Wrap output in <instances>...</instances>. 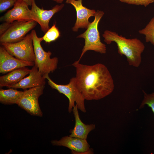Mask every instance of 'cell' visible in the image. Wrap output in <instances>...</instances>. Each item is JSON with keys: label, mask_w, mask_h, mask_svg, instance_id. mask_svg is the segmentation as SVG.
<instances>
[{"label": "cell", "mask_w": 154, "mask_h": 154, "mask_svg": "<svg viewBox=\"0 0 154 154\" xmlns=\"http://www.w3.org/2000/svg\"><path fill=\"white\" fill-rule=\"evenodd\" d=\"M51 143L54 146L67 147L71 150L72 153H92L90 149V145L86 139L66 136L62 137L59 140H52Z\"/></svg>", "instance_id": "cell-13"}, {"label": "cell", "mask_w": 154, "mask_h": 154, "mask_svg": "<svg viewBox=\"0 0 154 154\" xmlns=\"http://www.w3.org/2000/svg\"><path fill=\"white\" fill-rule=\"evenodd\" d=\"M1 44L11 54L23 60L35 62L33 37L31 33L22 40L14 43L3 42Z\"/></svg>", "instance_id": "cell-6"}, {"label": "cell", "mask_w": 154, "mask_h": 154, "mask_svg": "<svg viewBox=\"0 0 154 154\" xmlns=\"http://www.w3.org/2000/svg\"><path fill=\"white\" fill-rule=\"evenodd\" d=\"M35 63L15 58L2 46L0 47V72L4 74L19 68L33 66Z\"/></svg>", "instance_id": "cell-12"}, {"label": "cell", "mask_w": 154, "mask_h": 154, "mask_svg": "<svg viewBox=\"0 0 154 154\" xmlns=\"http://www.w3.org/2000/svg\"><path fill=\"white\" fill-rule=\"evenodd\" d=\"M58 3H62L64 0H52Z\"/></svg>", "instance_id": "cell-25"}, {"label": "cell", "mask_w": 154, "mask_h": 154, "mask_svg": "<svg viewBox=\"0 0 154 154\" xmlns=\"http://www.w3.org/2000/svg\"><path fill=\"white\" fill-rule=\"evenodd\" d=\"M77 105L73 107L72 111L74 116L75 124L74 128L70 130L72 137H78L86 139L89 133L95 127V124H85L81 120L78 111Z\"/></svg>", "instance_id": "cell-15"}, {"label": "cell", "mask_w": 154, "mask_h": 154, "mask_svg": "<svg viewBox=\"0 0 154 154\" xmlns=\"http://www.w3.org/2000/svg\"><path fill=\"white\" fill-rule=\"evenodd\" d=\"M29 74L28 76L24 77L18 83L11 86L9 88L26 90L28 88L45 85L46 78L39 72L35 65L31 68Z\"/></svg>", "instance_id": "cell-14"}, {"label": "cell", "mask_w": 154, "mask_h": 154, "mask_svg": "<svg viewBox=\"0 0 154 154\" xmlns=\"http://www.w3.org/2000/svg\"><path fill=\"white\" fill-rule=\"evenodd\" d=\"M31 71L27 67H24L16 69L0 77V86L9 88L19 82Z\"/></svg>", "instance_id": "cell-16"}, {"label": "cell", "mask_w": 154, "mask_h": 154, "mask_svg": "<svg viewBox=\"0 0 154 154\" xmlns=\"http://www.w3.org/2000/svg\"><path fill=\"white\" fill-rule=\"evenodd\" d=\"M31 33L35 56V65L37 67L39 72L45 77L56 69L58 59L56 57L50 58L51 52L50 51L46 52L44 50L41 44L43 40L42 37H38L35 30H32Z\"/></svg>", "instance_id": "cell-4"}, {"label": "cell", "mask_w": 154, "mask_h": 154, "mask_svg": "<svg viewBox=\"0 0 154 154\" xmlns=\"http://www.w3.org/2000/svg\"><path fill=\"white\" fill-rule=\"evenodd\" d=\"M37 23L33 20L15 21L11 23L8 30L0 35V42L14 43L23 39L27 33L34 28Z\"/></svg>", "instance_id": "cell-8"}, {"label": "cell", "mask_w": 154, "mask_h": 154, "mask_svg": "<svg viewBox=\"0 0 154 154\" xmlns=\"http://www.w3.org/2000/svg\"><path fill=\"white\" fill-rule=\"evenodd\" d=\"M17 0H0V12L2 13L13 6Z\"/></svg>", "instance_id": "cell-22"}, {"label": "cell", "mask_w": 154, "mask_h": 154, "mask_svg": "<svg viewBox=\"0 0 154 154\" xmlns=\"http://www.w3.org/2000/svg\"><path fill=\"white\" fill-rule=\"evenodd\" d=\"M23 91L10 88L8 89L0 90V102L5 105L17 104L21 97Z\"/></svg>", "instance_id": "cell-17"}, {"label": "cell", "mask_w": 154, "mask_h": 154, "mask_svg": "<svg viewBox=\"0 0 154 154\" xmlns=\"http://www.w3.org/2000/svg\"><path fill=\"white\" fill-rule=\"evenodd\" d=\"M72 65L76 68V85L85 100H99L113 91V79L103 64L88 65L81 64L77 60Z\"/></svg>", "instance_id": "cell-1"}, {"label": "cell", "mask_w": 154, "mask_h": 154, "mask_svg": "<svg viewBox=\"0 0 154 154\" xmlns=\"http://www.w3.org/2000/svg\"><path fill=\"white\" fill-rule=\"evenodd\" d=\"M64 6V4L62 3L56 5L51 9L44 10L38 7L35 0H33L31 9L32 19L38 23L42 31L45 33L50 28L49 23L51 19L56 13L61 11Z\"/></svg>", "instance_id": "cell-9"}, {"label": "cell", "mask_w": 154, "mask_h": 154, "mask_svg": "<svg viewBox=\"0 0 154 154\" xmlns=\"http://www.w3.org/2000/svg\"><path fill=\"white\" fill-rule=\"evenodd\" d=\"M44 87L41 86L25 90L17 104L31 115L42 116L38 98L42 94Z\"/></svg>", "instance_id": "cell-7"}, {"label": "cell", "mask_w": 154, "mask_h": 154, "mask_svg": "<svg viewBox=\"0 0 154 154\" xmlns=\"http://www.w3.org/2000/svg\"><path fill=\"white\" fill-rule=\"evenodd\" d=\"M48 80V84L51 87L57 90L60 93L65 95L68 99V112L71 113L75 106V103L78 109L82 112H86L84 105V100L76 84L75 77L71 78L69 83L65 85L56 84L48 75L45 77Z\"/></svg>", "instance_id": "cell-5"}, {"label": "cell", "mask_w": 154, "mask_h": 154, "mask_svg": "<svg viewBox=\"0 0 154 154\" xmlns=\"http://www.w3.org/2000/svg\"><path fill=\"white\" fill-rule=\"evenodd\" d=\"M120 1L129 4L143 5L146 7L154 2V0H119Z\"/></svg>", "instance_id": "cell-21"}, {"label": "cell", "mask_w": 154, "mask_h": 154, "mask_svg": "<svg viewBox=\"0 0 154 154\" xmlns=\"http://www.w3.org/2000/svg\"><path fill=\"white\" fill-rule=\"evenodd\" d=\"M60 36V33L54 23L52 27L45 33L42 37L43 40L47 43H50L57 39Z\"/></svg>", "instance_id": "cell-19"}, {"label": "cell", "mask_w": 154, "mask_h": 154, "mask_svg": "<svg viewBox=\"0 0 154 154\" xmlns=\"http://www.w3.org/2000/svg\"><path fill=\"white\" fill-rule=\"evenodd\" d=\"M12 23L4 22L0 25V35L5 32L11 26Z\"/></svg>", "instance_id": "cell-23"}, {"label": "cell", "mask_w": 154, "mask_h": 154, "mask_svg": "<svg viewBox=\"0 0 154 154\" xmlns=\"http://www.w3.org/2000/svg\"><path fill=\"white\" fill-rule=\"evenodd\" d=\"M139 34L144 35L145 40L154 46V17L143 29L139 31Z\"/></svg>", "instance_id": "cell-18"}, {"label": "cell", "mask_w": 154, "mask_h": 154, "mask_svg": "<svg viewBox=\"0 0 154 154\" xmlns=\"http://www.w3.org/2000/svg\"><path fill=\"white\" fill-rule=\"evenodd\" d=\"M144 98L139 107V108H143L145 105H147L151 109L154 114V92L150 94L146 93L143 91Z\"/></svg>", "instance_id": "cell-20"}, {"label": "cell", "mask_w": 154, "mask_h": 154, "mask_svg": "<svg viewBox=\"0 0 154 154\" xmlns=\"http://www.w3.org/2000/svg\"><path fill=\"white\" fill-rule=\"evenodd\" d=\"M82 0H66V3L72 5L75 9L76 14V19L72 29L73 31L77 32L79 28L87 29L90 22L89 18L94 16L96 11L84 6Z\"/></svg>", "instance_id": "cell-11"}, {"label": "cell", "mask_w": 154, "mask_h": 154, "mask_svg": "<svg viewBox=\"0 0 154 154\" xmlns=\"http://www.w3.org/2000/svg\"><path fill=\"white\" fill-rule=\"evenodd\" d=\"M24 1L28 6H31L33 0H22Z\"/></svg>", "instance_id": "cell-24"}, {"label": "cell", "mask_w": 154, "mask_h": 154, "mask_svg": "<svg viewBox=\"0 0 154 154\" xmlns=\"http://www.w3.org/2000/svg\"><path fill=\"white\" fill-rule=\"evenodd\" d=\"M102 36L107 44L112 42L116 43L118 53L126 57L130 66L135 67L139 66L141 62V54L145 48L140 40L137 38L127 39L115 32L108 30L104 31Z\"/></svg>", "instance_id": "cell-2"}, {"label": "cell", "mask_w": 154, "mask_h": 154, "mask_svg": "<svg viewBox=\"0 0 154 154\" xmlns=\"http://www.w3.org/2000/svg\"><path fill=\"white\" fill-rule=\"evenodd\" d=\"M22 0H17L13 7L1 17V21L12 23L15 21H27L32 19L31 10Z\"/></svg>", "instance_id": "cell-10"}, {"label": "cell", "mask_w": 154, "mask_h": 154, "mask_svg": "<svg viewBox=\"0 0 154 154\" xmlns=\"http://www.w3.org/2000/svg\"><path fill=\"white\" fill-rule=\"evenodd\" d=\"M104 14L102 11L97 10L94 15V21L90 25L84 33L78 35L77 38L84 39V45L78 61L88 50H92L101 54H105L106 51V45L101 41L98 29L99 23Z\"/></svg>", "instance_id": "cell-3"}]
</instances>
